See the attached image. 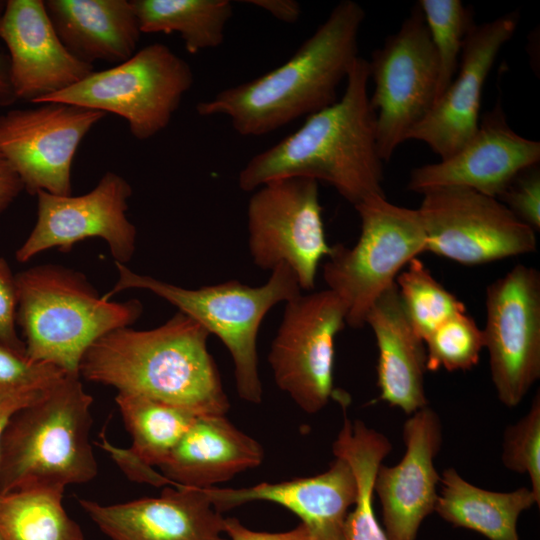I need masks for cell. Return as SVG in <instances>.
<instances>
[{
    "label": "cell",
    "mask_w": 540,
    "mask_h": 540,
    "mask_svg": "<svg viewBox=\"0 0 540 540\" xmlns=\"http://www.w3.org/2000/svg\"><path fill=\"white\" fill-rule=\"evenodd\" d=\"M369 79L368 60L358 56L342 97L254 155L239 172V188L253 192L273 180L308 178L328 183L353 206L372 196H385Z\"/></svg>",
    "instance_id": "6da1fadb"
},
{
    "label": "cell",
    "mask_w": 540,
    "mask_h": 540,
    "mask_svg": "<svg viewBox=\"0 0 540 540\" xmlns=\"http://www.w3.org/2000/svg\"><path fill=\"white\" fill-rule=\"evenodd\" d=\"M209 335L179 311L151 330L114 329L86 350L79 375L118 393L170 403L197 416L226 415L230 404L208 350Z\"/></svg>",
    "instance_id": "7a4b0ae2"
},
{
    "label": "cell",
    "mask_w": 540,
    "mask_h": 540,
    "mask_svg": "<svg viewBox=\"0 0 540 540\" xmlns=\"http://www.w3.org/2000/svg\"><path fill=\"white\" fill-rule=\"evenodd\" d=\"M362 6L342 0L282 65L196 105L203 117L223 115L243 136H261L336 102L358 55Z\"/></svg>",
    "instance_id": "3957f363"
},
{
    "label": "cell",
    "mask_w": 540,
    "mask_h": 540,
    "mask_svg": "<svg viewBox=\"0 0 540 540\" xmlns=\"http://www.w3.org/2000/svg\"><path fill=\"white\" fill-rule=\"evenodd\" d=\"M92 403L80 375L66 373L16 411L0 441V493L93 480Z\"/></svg>",
    "instance_id": "277c9868"
},
{
    "label": "cell",
    "mask_w": 540,
    "mask_h": 540,
    "mask_svg": "<svg viewBox=\"0 0 540 540\" xmlns=\"http://www.w3.org/2000/svg\"><path fill=\"white\" fill-rule=\"evenodd\" d=\"M15 277L26 357L67 374L79 375L84 353L98 338L128 327L142 313L139 300H105L83 274L61 266H36Z\"/></svg>",
    "instance_id": "5b68a950"
},
{
    "label": "cell",
    "mask_w": 540,
    "mask_h": 540,
    "mask_svg": "<svg viewBox=\"0 0 540 540\" xmlns=\"http://www.w3.org/2000/svg\"><path fill=\"white\" fill-rule=\"evenodd\" d=\"M115 265L119 279L102 296L103 299L109 300L118 292L131 288L149 290L165 299L225 345L233 360L239 397L252 404L262 401L257 336L264 317L276 304L286 303L301 294L297 277L289 266L278 265L267 282L258 287L230 280L187 289L137 274L124 264L115 262Z\"/></svg>",
    "instance_id": "8992f818"
},
{
    "label": "cell",
    "mask_w": 540,
    "mask_h": 540,
    "mask_svg": "<svg viewBox=\"0 0 540 540\" xmlns=\"http://www.w3.org/2000/svg\"><path fill=\"white\" fill-rule=\"evenodd\" d=\"M354 207L361 222L358 241L350 248L331 246L323 279L344 305L346 324L360 328L398 274L425 252L426 237L418 209L392 204L382 195Z\"/></svg>",
    "instance_id": "52a82bcc"
},
{
    "label": "cell",
    "mask_w": 540,
    "mask_h": 540,
    "mask_svg": "<svg viewBox=\"0 0 540 540\" xmlns=\"http://www.w3.org/2000/svg\"><path fill=\"white\" fill-rule=\"evenodd\" d=\"M193 82V71L183 58L163 43H152L38 103L63 102L113 113L127 121L136 139L147 140L169 125Z\"/></svg>",
    "instance_id": "ba28073f"
},
{
    "label": "cell",
    "mask_w": 540,
    "mask_h": 540,
    "mask_svg": "<svg viewBox=\"0 0 540 540\" xmlns=\"http://www.w3.org/2000/svg\"><path fill=\"white\" fill-rule=\"evenodd\" d=\"M368 65L374 83L370 104L376 115L377 149L385 162L436 99L438 61L418 3L398 31L372 52Z\"/></svg>",
    "instance_id": "9c48e42d"
},
{
    "label": "cell",
    "mask_w": 540,
    "mask_h": 540,
    "mask_svg": "<svg viewBox=\"0 0 540 540\" xmlns=\"http://www.w3.org/2000/svg\"><path fill=\"white\" fill-rule=\"evenodd\" d=\"M248 247L253 263L272 271L286 264L303 290H312L319 263L331 252L318 182L308 178L270 181L253 191L247 206Z\"/></svg>",
    "instance_id": "30bf717a"
},
{
    "label": "cell",
    "mask_w": 540,
    "mask_h": 540,
    "mask_svg": "<svg viewBox=\"0 0 540 540\" xmlns=\"http://www.w3.org/2000/svg\"><path fill=\"white\" fill-rule=\"evenodd\" d=\"M425 252L479 265L536 250V232L497 198L465 187L422 193Z\"/></svg>",
    "instance_id": "8fae6325"
},
{
    "label": "cell",
    "mask_w": 540,
    "mask_h": 540,
    "mask_svg": "<svg viewBox=\"0 0 540 540\" xmlns=\"http://www.w3.org/2000/svg\"><path fill=\"white\" fill-rule=\"evenodd\" d=\"M345 325L344 305L329 289L285 304L268 362L276 385L308 414L321 411L335 394L334 342Z\"/></svg>",
    "instance_id": "7c38bea8"
},
{
    "label": "cell",
    "mask_w": 540,
    "mask_h": 540,
    "mask_svg": "<svg viewBox=\"0 0 540 540\" xmlns=\"http://www.w3.org/2000/svg\"><path fill=\"white\" fill-rule=\"evenodd\" d=\"M484 348L498 399L508 408L522 402L540 377V274L514 266L489 284Z\"/></svg>",
    "instance_id": "4fadbf2b"
},
{
    "label": "cell",
    "mask_w": 540,
    "mask_h": 540,
    "mask_svg": "<svg viewBox=\"0 0 540 540\" xmlns=\"http://www.w3.org/2000/svg\"><path fill=\"white\" fill-rule=\"evenodd\" d=\"M35 105L0 114V152L30 194L69 196L76 151L106 113L63 102Z\"/></svg>",
    "instance_id": "5bb4252c"
},
{
    "label": "cell",
    "mask_w": 540,
    "mask_h": 540,
    "mask_svg": "<svg viewBox=\"0 0 540 540\" xmlns=\"http://www.w3.org/2000/svg\"><path fill=\"white\" fill-rule=\"evenodd\" d=\"M132 187L119 174L107 171L97 185L80 196L38 191L35 225L16 251L25 263L50 248L69 251L88 238H102L115 262L126 264L134 254L136 228L127 218Z\"/></svg>",
    "instance_id": "9a60e30c"
},
{
    "label": "cell",
    "mask_w": 540,
    "mask_h": 540,
    "mask_svg": "<svg viewBox=\"0 0 540 540\" xmlns=\"http://www.w3.org/2000/svg\"><path fill=\"white\" fill-rule=\"evenodd\" d=\"M519 18L518 12H510L470 28L455 77L407 140L421 141L445 159L476 133L484 83L499 51L513 37Z\"/></svg>",
    "instance_id": "2e32d148"
},
{
    "label": "cell",
    "mask_w": 540,
    "mask_h": 540,
    "mask_svg": "<svg viewBox=\"0 0 540 540\" xmlns=\"http://www.w3.org/2000/svg\"><path fill=\"white\" fill-rule=\"evenodd\" d=\"M540 143L517 134L500 102L480 118L476 133L453 155L412 170L407 189L417 193L465 187L498 198L523 170L538 165Z\"/></svg>",
    "instance_id": "e0dca14e"
},
{
    "label": "cell",
    "mask_w": 540,
    "mask_h": 540,
    "mask_svg": "<svg viewBox=\"0 0 540 540\" xmlns=\"http://www.w3.org/2000/svg\"><path fill=\"white\" fill-rule=\"evenodd\" d=\"M403 440L402 459L394 466L381 464L373 483L389 540H416L422 522L435 510L440 475L434 460L442 445L439 415L428 405L409 415Z\"/></svg>",
    "instance_id": "ac0fdd59"
},
{
    "label": "cell",
    "mask_w": 540,
    "mask_h": 540,
    "mask_svg": "<svg viewBox=\"0 0 540 540\" xmlns=\"http://www.w3.org/2000/svg\"><path fill=\"white\" fill-rule=\"evenodd\" d=\"M0 40L8 50L9 80L17 99L38 103L94 72L63 46L43 0H6L0 16Z\"/></svg>",
    "instance_id": "d6986e66"
},
{
    "label": "cell",
    "mask_w": 540,
    "mask_h": 540,
    "mask_svg": "<svg viewBox=\"0 0 540 540\" xmlns=\"http://www.w3.org/2000/svg\"><path fill=\"white\" fill-rule=\"evenodd\" d=\"M79 504L110 540H228L225 518L202 489L165 486L158 497Z\"/></svg>",
    "instance_id": "ffe728a7"
},
{
    "label": "cell",
    "mask_w": 540,
    "mask_h": 540,
    "mask_svg": "<svg viewBox=\"0 0 540 540\" xmlns=\"http://www.w3.org/2000/svg\"><path fill=\"white\" fill-rule=\"evenodd\" d=\"M202 490L220 513L252 501L281 505L295 513L317 540H342L344 522L358 492L350 465L340 457H335L326 471L311 477Z\"/></svg>",
    "instance_id": "44dd1931"
},
{
    "label": "cell",
    "mask_w": 540,
    "mask_h": 540,
    "mask_svg": "<svg viewBox=\"0 0 540 540\" xmlns=\"http://www.w3.org/2000/svg\"><path fill=\"white\" fill-rule=\"evenodd\" d=\"M264 450L225 415L198 416L158 466L175 486L206 489L259 466Z\"/></svg>",
    "instance_id": "7402d4cb"
},
{
    "label": "cell",
    "mask_w": 540,
    "mask_h": 540,
    "mask_svg": "<svg viewBox=\"0 0 540 540\" xmlns=\"http://www.w3.org/2000/svg\"><path fill=\"white\" fill-rule=\"evenodd\" d=\"M366 324L371 327L378 348L380 399L408 415L427 406L425 344L404 312L395 283L372 305Z\"/></svg>",
    "instance_id": "603a6c76"
},
{
    "label": "cell",
    "mask_w": 540,
    "mask_h": 540,
    "mask_svg": "<svg viewBox=\"0 0 540 540\" xmlns=\"http://www.w3.org/2000/svg\"><path fill=\"white\" fill-rule=\"evenodd\" d=\"M50 22L78 61L120 64L136 53L141 30L131 0H45Z\"/></svg>",
    "instance_id": "cb8c5ba5"
},
{
    "label": "cell",
    "mask_w": 540,
    "mask_h": 540,
    "mask_svg": "<svg viewBox=\"0 0 540 540\" xmlns=\"http://www.w3.org/2000/svg\"><path fill=\"white\" fill-rule=\"evenodd\" d=\"M439 484L434 512L453 526L475 531L488 540H520V515L540 504L528 487L510 492L485 490L466 481L454 468L443 471Z\"/></svg>",
    "instance_id": "d4e9b609"
},
{
    "label": "cell",
    "mask_w": 540,
    "mask_h": 540,
    "mask_svg": "<svg viewBox=\"0 0 540 540\" xmlns=\"http://www.w3.org/2000/svg\"><path fill=\"white\" fill-rule=\"evenodd\" d=\"M343 425L333 443L335 457L350 465L357 482V499L348 512L342 540H389L373 508V483L378 467L390 453L388 438L362 421L351 422L344 413Z\"/></svg>",
    "instance_id": "484cf974"
},
{
    "label": "cell",
    "mask_w": 540,
    "mask_h": 540,
    "mask_svg": "<svg viewBox=\"0 0 540 540\" xmlns=\"http://www.w3.org/2000/svg\"><path fill=\"white\" fill-rule=\"evenodd\" d=\"M143 33H177L196 54L224 42L233 15L229 0H131Z\"/></svg>",
    "instance_id": "4316f807"
},
{
    "label": "cell",
    "mask_w": 540,
    "mask_h": 540,
    "mask_svg": "<svg viewBox=\"0 0 540 540\" xmlns=\"http://www.w3.org/2000/svg\"><path fill=\"white\" fill-rule=\"evenodd\" d=\"M62 489L0 493L1 540H85L63 507Z\"/></svg>",
    "instance_id": "83f0119b"
},
{
    "label": "cell",
    "mask_w": 540,
    "mask_h": 540,
    "mask_svg": "<svg viewBox=\"0 0 540 540\" xmlns=\"http://www.w3.org/2000/svg\"><path fill=\"white\" fill-rule=\"evenodd\" d=\"M115 402L138 458L158 467L190 428L197 415L193 412L148 397L118 393Z\"/></svg>",
    "instance_id": "f1b7e54d"
},
{
    "label": "cell",
    "mask_w": 540,
    "mask_h": 540,
    "mask_svg": "<svg viewBox=\"0 0 540 540\" xmlns=\"http://www.w3.org/2000/svg\"><path fill=\"white\" fill-rule=\"evenodd\" d=\"M395 284L404 312L423 341L446 320L466 312L465 305L418 258L398 274Z\"/></svg>",
    "instance_id": "f546056e"
},
{
    "label": "cell",
    "mask_w": 540,
    "mask_h": 540,
    "mask_svg": "<svg viewBox=\"0 0 540 540\" xmlns=\"http://www.w3.org/2000/svg\"><path fill=\"white\" fill-rule=\"evenodd\" d=\"M418 5L437 56V99L456 75L465 37L475 24L473 12L459 0H420Z\"/></svg>",
    "instance_id": "4dcf8cb0"
},
{
    "label": "cell",
    "mask_w": 540,
    "mask_h": 540,
    "mask_svg": "<svg viewBox=\"0 0 540 540\" xmlns=\"http://www.w3.org/2000/svg\"><path fill=\"white\" fill-rule=\"evenodd\" d=\"M429 371L469 370L484 349L482 329L466 312L446 320L424 340Z\"/></svg>",
    "instance_id": "1f68e13d"
},
{
    "label": "cell",
    "mask_w": 540,
    "mask_h": 540,
    "mask_svg": "<svg viewBox=\"0 0 540 540\" xmlns=\"http://www.w3.org/2000/svg\"><path fill=\"white\" fill-rule=\"evenodd\" d=\"M501 459L510 471L525 474L540 503V396L533 398L529 411L505 432Z\"/></svg>",
    "instance_id": "d6a6232c"
},
{
    "label": "cell",
    "mask_w": 540,
    "mask_h": 540,
    "mask_svg": "<svg viewBox=\"0 0 540 540\" xmlns=\"http://www.w3.org/2000/svg\"><path fill=\"white\" fill-rule=\"evenodd\" d=\"M535 232L540 229V171L538 165L521 171L497 198Z\"/></svg>",
    "instance_id": "836d02e7"
},
{
    "label": "cell",
    "mask_w": 540,
    "mask_h": 540,
    "mask_svg": "<svg viewBox=\"0 0 540 540\" xmlns=\"http://www.w3.org/2000/svg\"><path fill=\"white\" fill-rule=\"evenodd\" d=\"M66 374L59 367L31 361L0 343V390L25 385L51 384Z\"/></svg>",
    "instance_id": "e575fe53"
},
{
    "label": "cell",
    "mask_w": 540,
    "mask_h": 540,
    "mask_svg": "<svg viewBox=\"0 0 540 540\" xmlns=\"http://www.w3.org/2000/svg\"><path fill=\"white\" fill-rule=\"evenodd\" d=\"M17 286L6 259L0 257V343L25 354V344L17 334Z\"/></svg>",
    "instance_id": "d590c367"
},
{
    "label": "cell",
    "mask_w": 540,
    "mask_h": 540,
    "mask_svg": "<svg viewBox=\"0 0 540 540\" xmlns=\"http://www.w3.org/2000/svg\"><path fill=\"white\" fill-rule=\"evenodd\" d=\"M102 439V448L111 454V457L131 480L148 483L156 487L175 486L161 472H157L154 467L146 464L130 449H119L112 446L104 436H102Z\"/></svg>",
    "instance_id": "8d00e7d4"
},
{
    "label": "cell",
    "mask_w": 540,
    "mask_h": 540,
    "mask_svg": "<svg viewBox=\"0 0 540 540\" xmlns=\"http://www.w3.org/2000/svg\"><path fill=\"white\" fill-rule=\"evenodd\" d=\"M224 532L228 540H317L303 523L286 532H259L245 527L236 518L224 519Z\"/></svg>",
    "instance_id": "74e56055"
},
{
    "label": "cell",
    "mask_w": 540,
    "mask_h": 540,
    "mask_svg": "<svg viewBox=\"0 0 540 540\" xmlns=\"http://www.w3.org/2000/svg\"><path fill=\"white\" fill-rule=\"evenodd\" d=\"M51 384L25 385L0 390V441L12 415L40 396Z\"/></svg>",
    "instance_id": "f35d334b"
},
{
    "label": "cell",
    "mask_w": 540,
    "mask_h": 540,
    "mask_svg": "<svg viewBox=\"0 0 540 540\" xmlns=\"http://www.w3.org/2000/svg\"><path fill=\"white\" fill-rule=\"evenodd\" d=\"M22 190L24 186L19 176L0 152V213L14 202Z\"/></svg>",
    "instance_id": "ab89813d"
},
{
    "label": "cell",
    "mask_w": 540,
    "mask_h": 540,
    "mask_svg": "<svg viewBox=\"0 0 540 540\" xmlns=\"http://www.w3.org/2000/svg\"><path fill=\"white\" fill-rule=\"evenodd\" d=\"M245 3L263 9L285 23L293 24L301 15V6L295 0H247Z\"/></svg>",
    "instance_id": "60d3db41"
},
{
    "label": "cell",
    "mask_w": 540,
    "mask_h": 540,
    "mask_svg": "<svg viewBox=\"0 0 540 540\" xmlns=\"http://www.w3.org/2000/svg\"><path fill=\"white\" fill-rule=\"evenodd\" d=\"M16 100L9 80V60L0 51V106H9Z\"/></svg>",
    "instance_id": "b9f144b4"
},
{
    "label": "cell",
    "mask_w": 540,
    "mask_h": 540,
    "mask_svg": "<svg viewBox=\"0 0 540 540\" xmlns=\"http://www.w3.org/2000/svg\"><path fill=\"white\" fill-rule=\"evenodd\" d=\"M6 1L0 0V16L5 8Z\"/></svg>",
    "instance_id": "7bdbcfd3"
},
{
    "label": "cell",
    "mask_w": 540,
    "mask_h": 540,
    "mask_svg": "<svg viewBox=\"0 0 540 540\" xmlns=\"http://www.w3.org/2000/svg\"><path fill=\"white\" fill-rule=\"evenodd\" d=\"M1 540V539H0Z\"/></svg>",
    "instance_id": "ee69618b"
}]
</instances>
